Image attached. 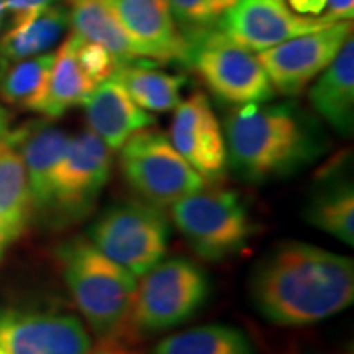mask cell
Returning <instances> with one entry per match:
<instances>
[{
    "instance_id": "25",
    "label": "cell",
    "mask_w": 354,
    "mask_h": 354,
    "mask_svg": "<svg viewBox=\"0 0 354 354\" xmlns=\"http://www.w3.org/2000/svg\"><path fill=\"white\" fill-rule=\"evenodd\" d=\"M153 354H256L253 343L240 328L230 325H203L171 335Z\"/></svg>"
},
{
    "instance_id": "27",
    "label": "cell",
    "mask_w": 354,
    "mask_h": 354,
    "mask_svg": "<svg viewBox=\"0 0 354 354\" xmlns=\"http://www.w3.org/2000/svg\"><path fill=\"white\" fill-rule=\"evenodd\" d=\"M277 3L313 28L351 21L354 15V0H277Z\"/></svg>"
},
{
    "instance_id": "28",
    "label": "cell",
    "mask_w": 354,
    "mask_h": 354,
    "mask_svg": "<svg viewBox=\"0 0 354 354\" xmlns=\"http://www.w3.org/2000/svg\"><path fill=\"white\" fill-rule=\"evenodd\" d=\"M74 37V48H76V57L81 64V68L86 76L91 79L95 86L100 82L107 81L112 77L115 71L118 69V63L115 59L112 53H109L100 44L86 41V39L79 38L77 35L71 33Z\"/></svg>"
},
{
    "instance_id": "29",
    "label": "cell",
    "mask_w": 354,
    "mask_h": 354,
    "mask_svg": "<svg viewBox=\"0 0 354 354\" xmlns=\"http://www.w3.org/2000/svg\"><path fill=\"white\" fill-rule=\"evenodd\" d=\"M63 0H3V17H8V21L15 24Z\"/></svg>"
},
{
    "instance_id": "31",
    "label": "cell",
    "mask_w": 354,
    "mask_h": 354,
    "mask_svg": "<svg viewBox=\"0 0 354 354\" xmlns=\"http://www.w3.org/2000/svg\"><path fill=\"white\" fill-rule=\"evenodd\" d=\"M8 123H10V118H8V113L2 115L0 117V140L6 136V133L8 131Z\"/></svg>"
},
{
    "instance_id": "20",
    "label": "cell",
    "mask_w": 354,
    "mask_h": 354,
    "mask_svg": "<svg viewBox=\"0 0 354 354\" xmlns=\"http://www.w3.org/2000/svg\"><path fill=\"white\" fill-rule=\"evenodd\" d=\"M33 221V201L20 154L0 140V232L15 243Z\"/></svg>"
},
{
    "instance_id": "14",
    "label": "cell",
    "mask_w": 354,
    "mask_h": 354,
    "mask_svg": "<svg viewBox=\"0 0 354 354\" xmlns=\"http://www.w3.org/2000/svg\"><path fill=\"white\" fill-rule=\"evenodd\" d=\"M3 138L24 161L33 201V220L41 221L50 205L53 174L68 149L71 136L48 118L25 122L15 130H8Z\"/></svg>"
},
{
    "instance_id": "4",
    "label": "cell",
    "mask_w": 354,
    "mask_h": 354,
    "mask_svg": "<svg viewBox=\"0 0 354 354\" xmlns=\"http://www.w3.org/2000/svg\"><path fill=\"white\" fill-rule=\"evenodd\" d=\"M141 277L128 322V330L136 336L158 335L183 325L210 297L209 274L187 258L159 261Z\"/></svg>"
},
{
    "instance_id": "13",
    "label": "cell",
    "mask_w": 354,
    "mask_h": 354,
    "mask_svg": "<svg viewBox=\"0 0 354 354\" xmlns=\"http://www.w3.org/2000/svg\"><path fill=\"white\" fill-rule=\"evenodd\" d=\"M141 59L187 63L189 44L172 19L166 0H105Z\"/></svg>"
},
{
    "instance_id": "15",
    "label": "cell",
    "mask_w": 354,
    "mask_h": 354,
    "mask_svg": "<svg viewBox=\"0 0 354 354\" xmlns=\"http://www.w3.org/2000/svg\"><path fill=\"white\" fill-rule=\"evenodd\" d=\"M317 30L320 28L294 19L277 0H238L216 32L246 50L264 51L286 39Z\"/></svg>"
},
{
    "instance_id": "12",
    "label": "cell",
    "mask_w": 354,
    "mask_h": 354,
    "mask_svg": "<svg viewBox=\"0 0 354 354\" xmlns=\"http://www.w3.org/2000/svg\"><path fill=\"white\" fill-rule=\"evenodd\" d=\"M174 110L171 143L205 183H218L227 174V145L209 97L196 92Z\"/></svg>"
},
{
    "instance_id": "18",
    "label": "cell",
    "mask_w": 354,
    "mask_h": 354,
    "mask_svg": "<svg viewBox=\"0 0 354 354\" xmlns=\"http://www.w3.org/2000/svg\"><path fill=\"white\" fill-rule=\"evenodd\" d=\"M312 107L343 138L354 131V39L348 38L333 63L310 87Z\"/></svg>"
},
{
    "instance_id": "19",
    "label": "cell",
    "mask_w": 354,
    "mask_h": 354,
    "mask_svg": "<svg viewBox=\"0 0 354 354\" xmlns=\"http://www.w3.org/2000/svg\"><path fill=\"white\" fill-rule=\"evenodd\" d=\"M69 26L68 7L56 6L10 24L0 38V68L48 53Z\"/></svg>"
},
{
    "instance_id": "23",
    "label": "cell",
    "mask_w": 354,
    "mask_h": 354,
    "mask_svg": "<svg viewBox=\"0 0 354 354\" xmlns=\"http://www.w3.org/2000/svg\"><path fill=\"white\" fill-rule=\"evenodd\" d=\"M94 88L95 84L86 76L79 64L74 37L69 35L59 50L55 53L46 94L39 105L38 113L50 120L63 117L69 109L82 105Z\"/></svg>"
},
{
    "instance_id": "24",
    "label": "cell",
    "mask_w": 354,
    "mask_h": 354,
    "mask_svg": "<svg viewBox=\"0 0 354 354\" xmlns=\"http://www.w3.org/2000/svg\"><path fill=\"white\" fill-rule=\"evenodd\" d=\"M55 53L26 57L0 68V99L8 105L37 112L46 94Z\"/></svg>"
},
{
    "instance_id": "33",
    "label": "cell",
    "mask_w": 354,
    "mask_h": 354,
    "mask_svg": "<svg viewBox=\"0 0 354 354\" xmlns=\"http://www.w3.org/2000/svg\"><path fill=\"white\" fill-rule=\"evenodd\" d=\"M6 17H3V0H0V30H2V21Z\"/></svg>"
},
{
    "instance_id": "7",
    "label": "cell",
    "mask_w": 354,
    "mask_h": 354,
    "mask_svg": "<svg viewBox=\"0 0 354 354\" xmlns=\"http://www.w3.org/2000/svg\"><path fill=\"white\" fill-rule=\"evenodd\" d=\"M118 151L123 179L140 201L165 209L205 187V180L165 133L145 128L131 135Z\"/></svg>"
},
{
    "instance_id": "10",
    "label": "cell",
    "mask_w": 354,
    "mask_h": 354,
    "mask_svg": "<svg viewBox=\"0 0 354 354\" xmlns=\"http://www.w3.org/2000/svg\"><path fill=\"white\" fill-rule=\"evenodd\" d=\"M349 37L353 24L339 21L259 51L258 59L274 91L295 97L333 63Z\"/></svg>"
},
{
    "instance_id": "21",
    "label": "cell",
    "mask_w": 354,
    "mask_h": 354,
    "mask_svg": "<svg viewBox=\"0 0 354 354\" xmlns=\"http://www.w3.org/2000/svg\"><path fill=\"white\" fill-rule=\"evenodd\" d=\"M138 107L146 112H171L183 100L187 77L156 68V63L138 59L123 64L113 74Z\"/></svg>"
},
{
    "instance_id": "6",
    "label": "cell",
    "mask_w": 354,
    "mask_h": 354,
    "mask_svg": "<svg viewBox=\"0 0 354 354\" xmlns=\"http://www.w3.org/2000/svg\"><path fill=\"white\" fill-rule=\"evenodd\" d=\"M171 218L187 245L209 261L241 253L256 233L243 198L227 189L202 187L180 198L171 205Z\"/></svg>"
},
{
    "instance_id": "17",
    "label": "cell",
    "mask_w": 354,
    "mask_h": 354,
    "mask_svg": "<svg viewBox=\"0 0 354 354\" xmlns=\"http://www.w3.org/2000/svg\"><path fill=\"white\" fill-rule=\"evenodd\" d=\"M86 120L110 151H118L136 131L154 125V117L133 102L125 87L112 76L95 86L84 102Z\"/></svg>"
},
{
    "instance_id": "2",
    "label": "cell",
    "mask_w": 354,
    "mask_h": 354,
    "mask_svg": "<svg viewBox=\"0 0 354 354\" xmlns=\"http://www.w3.org/2000/svg\"><path fill=\"white\" fill-rule=\"evenodd\" d=\"M223 136L232 171L253 184L297 174L326 149L322 127L292 102L240 105L225 118Z\"/></svg>"
},
{
    "instance_id": "32",
    "label": "cell",
    "mask_w": 354,
    "mask_h": 354,
    "mask_svg": "<svg viewBox=\"0 0 354 354\" xmlns=\"http://www.w3.org/2000/svg\"><path fill=\"white\" fill-rule=\"evenodd\" d=\"M8 246H10V243H8L6 234L0 232V261H2L3 256H6Z\"/></svg>"
},
{
    "instance_id": "3",
    "label": "cell",
    "mask_w": 354,
    "mask_h": 354,
    "mask_svg": "<svg viewBox=\"0 0 354 354\" xmlns=\"http://www.w3.org/2000/svg\"><path fill=\"white\" fill-rule=\"evenodd\" d=\"M71 297L100 339L122 338L136 297V277L88 241L73 238L56 250Z\"/></svg>"
},
{
    "instance_id": "11",
    "label": "cell",
    "mask_w": 354,
    "mask_h": 354,
    "mask_svg": "<svg viewBox=\"0 0 354 354\" xmlns=\"http://www.w3.org/2000/svg\"><path fill=\"white\" fill-rule=\"evenodd\" d=\"M81 318L38 308H0V354H88Z\"/></svg>"
},
{
    "instance_id": "34",
    "label": "cell",
    "mask_w": 354,
    "mask_h": 354,
    "mask_svg": "<svg viewBox=\"0 0 354 354\" xmlns=\"http://www.w3.org/2000/svg\"><path fill=\"white\" fill-rule=\"evenodd\" d=\"M6 113H7V110L3 107H0V117H2V115H6Z\"/></svg>"
},
{
    "instance_id": "5",
    "label": "cell",
    "mask_w": 354,
    "mask_h": 354,
    "mask_svg": "<svg viewBox=\"0 0 354 354\" xmlns=\"http://www.w3.org/2000/svg\"><path fill=\"white\" fill-rule=\"evenodd\" d=\"M87 238L107 258L141 277L166 256L171 225L165 209L133 198L109 205L92 221Z\"/></svg>"
},
{
    "instance_id": "30",
    "label": "cell",
    "mask_w": 354,
    "mask_h": 354,
    "mask_svg": "<svg viewBox=\"0 0 354 354\" xmlns=\"http://www.w3.org/2000/svg\"><path fill=\"white\" fill-rule=\"evenodd\" d=\"M88 354H140L135 348L127 344L122 338H107L102 339L99 346H92Z\"/></svg>"
},
{
    "instance_id": "1",
    "label": "cell",
    "mask_w": 354,
    "mask_h": 354,
    "mask_svg": "<svg viewBox=\"0 0 354 354\" xmlns=\"http://www.w3.org/2000/svg\"><path fill=\"white\" fill-rule=\"evenodd\" d=\"M250 295L274 325H313L353 305L354 263L325 248L284 241L256 264Z\"/></svg>"
},
{
    "instance_id": "26",
    "label": "cell",
    "mask_w": 354,
    "mask_h": 354,
    "mask_svg": "<svg viewBox=\"0 0 354 354\" xmlns=\"http://www.w3.org/2000/svg\"><path fill=\"white\" fill-rule=\"evenodd\" d=\"M177 28L187 44L216 32L238 0H166Z\"/></svg>"
},
{
    "instance_id": "8",
    "label": "cell",
    "mask_w": 354,
    "mask_h": 354,
    "mask_svg": "<svg viewBox=\"0 0 354 354\" xmlns=\"http://www.w3.org/2000/svg\"><path fill=\"white\" fill-rule=\"evenodd\" d=\"M112 174V151L91 130L71 136L51 183L48 210L39 223L64 228L95 209Z\"/></svg>"
},
{
    "instance_id": "16",
    "label": "cell",
    "mask_w": 354,
    "mask_h": 354,
    "mask_svg": "<svg viewBox=\"0 0 354 354\" xmlns=\"http://www.w3.org/2000/svg\"><path fill=\"white\" fill-rule=\"evenodd\" d=\"M304 216L312 227L331 234L344 245H354V187L346 156L323 167Z\"/></svg>"
},
{
    "instance_id": "9",
    "label": "cell",
    "mask_w": 354,
    "mask_h": 354,
    "mask_svg": "<svg viewBox=\"0 0 354 354\" xmlns=\"http://www.w3.org/2000/svg\"><path fill=\"white\" fill-rule=\"evenodd\" d=\"M185 66L202 79L216 99L236 107L269 102L276 92L258 56L220 32L190 43Z\"/></svg>"
},
{
    "instance_id": "22",
    "label": "cell",
    "mask_w": 354,
    "mask_h": 354,
    "mask_svg": "<svg viewBox=\"0 0 354 354\" xmlns=\"http://www.w3.org/2000/svg\"><path fill=\"white\" fill-rule=\"evenodd\" d=\"M69 25L79 38L104 46L117 59L118 68L141 57L131 39L105 0H68Z\"/></svg>"
}]
</instances>
